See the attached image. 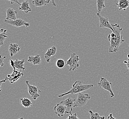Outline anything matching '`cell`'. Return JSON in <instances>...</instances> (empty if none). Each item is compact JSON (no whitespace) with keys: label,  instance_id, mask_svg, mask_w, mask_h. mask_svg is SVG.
<instances>
[{"label":"cell","instance_id":"cell-1","mask_svg":"<svg viewBox=\"0 0 129 119\" xmlns=\"http://www.w3.org/2000/svg\"><path fill=\"white\" fill-rule=\"evenodd\" d=\"M111 25L114 29V32L109 34L108 37L110 43L109 50L110 53L118 52L120 45L125 41L121 34L123 30L122 27L118 23H111Z\"/></svg>","mask_w":129,"mask_h":119},{"label":"cell","instance_id":"cell-2","mask_svg":"<svg viewBox=\"0 0 129 119\" xmlns=\"http://www.w3.org/2000/svg\"><path fill=\"white\" fill-rule=\"evenodd\" d=\"M94 87L93 84L84 85L82 83V82L81 81L77 80L72 85V87L67 93L59 95L58 97L61 98L64 97L69 94L73 95V94H79L82 93L85 91H87L88 89H92Z\"/></svg>","mask_w":129,"mask_h":119},{"label":"cell","instance_id":"cell-3","mask_svg":"<svg viewBox=\"0 0 129 119\" xmlns=\"http://www.w3.org/2000/svg\"><path fill=\"white\" fill-rule=\"evenodd\" d=\"M91 98L89 94L80 93L78 94L77 99L76 100L74 108L84 106Z\"/></svg>","mask_w":129,"mask_h":119},{"label":"cell","instance_id":"cell-4","mask_svg":"<svg viewBox=\"0 0 129 119\" xmlns=\"http://www.w3.org/2000/svg\"><path fill=\"white\" fill-rule=\"evenodd\" d=\"M98 85L99 87L102 88L104 90L109 91L110 93L111 98L114 97V94L112 89L113 83L111 82H109L105 78L102 77H101L99 82L98 83Z\"/></svg>","mask_w":129,"mask_h":119},{"label":"cell","instance_id":"cell-5","mask_svg":"<svg viewBox=\"0 0 129 119\" xmlns=\"http://www.w3.org/2000/svg\"><path fill=\"white\" fill-rule=\"evenodd\" d=\"M25 83L27 85L28 92L32 99L34 100H37L40 97V94H39L38 92L40 91L41 92V91L39 90L37 86L30 84L29 81H26Z\"/></svg>","mask_w":129,"mask_h":119},{"label":"cell","instance_id":"cell-6","mask_svg":"<svg viewBox=\"0 0 129 119\" xmlns=\"http://www.w3.org/2000/svg\"><path fill=\"white\" fill-rule=\"evenodd\" d=\"M97 15L99 18L100 28H109L112 30V32H114V29L112 27L111 23H110L109 22V18L108 17L102 16L100 14H98V13H97Z\"/></svg>","mask_w":129,"mask_h":119},{"label":"cell","instance_id":"cell-7","mask_svg":"<svg viewBox=\"0 0 129 119\" xmlns=\"http://www.w3.org/2000/svg\"><path fill=\"white\" fill-rule=\"evenodd\" d=\"M76 102V99H72L71 97H68L67 99L61 101L60 103L64 104L67 108V114H70L72 113L73 108L74 106L75 103Z\"/></svg>","mask_w":129,"mask_h":119},{"label":"cell","instance_id":"cell-8","mask_svg":"<svg viewBox=\"0 0 129 119\" xmlns=\"http://www.w3.org/2000/svg\"><path fill=\"white\" fill-rule=\"evenodd\" d=\"M24 74L21 72H18L17 70L13 71L12 74H8L5 78L6 80L9 81L10 83H13L15 82H17L22 77H23Z\"/></svg>","mask_w":129,"mask_h":119},{"label":"cell","instance_id":"cell-9","mask_svg":"<svg viewBox=\"0 0 129 119\" xmlns=\"http://www.w3.org/2000/svg\"><path fill=\"white\" fill-rule=\"evenodd\" d=\"M17 10H14L11 8H8L6 10L7 16L4 20V22L6 23L9 21H12L17 20Z\"/></svg>","mask_w":129,"mask_h":119},{"label":"cell","instance_id":"cell-10","mask_svg":"<svg viewBox=\"0 0 129 119\" xmlns=\"http://www.w3.org/2000/svg\"><path fill=\"white\" fill-rule=\"evenodd\" d=\"M54 110L55 114L57 115V116L61 117L63 116L65 114H67V108L64 104L60 102L54 107Z\"/></svg>","mask_w":129,"mask_h":119},{"label":"cell","instance_id":"cell-11","mask_svg":"<svg viewBox=\"0 0 129 119\" xmlns=\"http://www.w3.org/2000/svg\"><path fill=\"white\" fill-rule=\"evenodd\" d=\"M71 55L72 56V66L70 67L69 70V72L74 71L75 70L78 69L80 67L79 63L80 58L79 56L75 53H72Z\"/></svg>","mask_w":129,"mask_h":119},{"label":"cell","instance_id":"cell-12","mask_svg":"<svg viewBox=\"0 0 129 119\" xmlns=\"http://www.w3.org/2000/svg\"><path fill=\"white\" fill-rule=\"evenodd\" d=\"M6 23L17 27H21L23 26H24L26 27H28L30 26V23L29 22H25L24 20L21 19H17V20L9 21Z\"/></svg>","mask_w":129,"mask_h":119},{"label":"cell","instance_id":"cell-13","mask_svg":"<svg viewBox=\"0 0 129 119\" xmlns=\"http://www.w3.org/2000/svg\"><path fill=\"white\" fill-rule=\"evenodd\" d=\"M57 52V48L56 46H53L48 49L45 54V58L46 62L49 63L50 62L51 58L52 56L55 55Z\"/></svg>","mask_w":129,"mask_h":119},{"label":"cell","instance_id":"cell-14","mask_svg":"<svg viewBox=\"0 0 129 119\" xmlns=\"http://www.w3.org/2000/svg\"><path fill=\"white\" fill-rule=\"evenodd\" d=\"M8 49L11 57H13L20 51V48L19 45L15 43L11 44Z\"/></svg>","mask_w":129,"mask_h":119},{"label":"cell","instance_id":"cell-15","mask_svg":"<svg viewBox=\"0 0 129 119\" xmlns=\"http://www.w3.org/2000/svg\"><path fill=\"white\" fill-rule=\"evenodd\" d=\"M18 10L20 11H23L25 13H28L32 11V9L30 8L29 5V3L27 0L22 1L20 7L18 8Z\"/></svg>","mask_w":129,"mask_h":119},{"label":"cell","instance_id":"cell-16","mask_svg":"<svg viewBox=\"0 0 129 119\" xmlns=\"http://www.w3.org/2000/svg\"><path fill=\"white\" fill-rule=\"evenodd\" d=\"M118 3H116L119 11H125L129 7V0H118Z\"/></svg>","mask_w":129,"mask_h":119},{"label":"cell","instance_id":"cell-17","mask_svg":"<svg viewBox=\"0 0 129 119\" xmlns=\"http://www.w3.org/2000/svg\"><path fill=\"white\" fill-rule=\"evenodd\" d=\"M27 62L34 65H40L41 63V58L39 55H36L35 56H29L28 58Z\"/></svg>","mask_w":129,"mask_h":119},{"label":"cell","instance_id":"cell-18","mask_svg":"<svg viewBox=\"0 0 129 119\" xmlns=\"http://www.w3.org/2000/svg\"><path fill=\"white\" fill-rule=\"evenodd\" d=\"M51 1V0H33L32 3L35 7L41 8L49 4Z\"/></svg>","mask_w":129,"mask_h":119},{"label":"cell","instance_id":"cell-19","mask_svg":"<svg viewBox=\"0 0 129 119\" xmlns=\"http://www.w3.org/2000/svg\"><path fill=\"white\" fill-rule=\"evenodd\" d=\"M25 61L24 59L19 60L16 59L14 61V66L17 69L20 70L21 71H24L26 67H24L25 65Z\"/></svg>","mask_w":129,"mask_h":119},{"label":"cell","instance_id":"cell-20","mask_svg":"<svg viewBox=\"0 0 129 119\" xmlns=\"http://www.w3.org/2000/svg\"><path fill=\"white\" fill-rule=\"evenodd\" d=\"M7 30L1 28L0 29V46H2L4 43L5 40L8 37L9 34L7 33Z\"/></svg>","mask_w":129,"mask_h":119},{"label":"cell","instance_id":"cell-21","mask_svg":"<svg viewBox=\"0 0 129 119\" xmlns=\"http://www.w3.org/2000/svg\"><path fill=\"white\" fill-rule=\"evenodd\" d=\"M21 104L25 108H28L32 106L33 103L31 100L27 98H23L20 99Z\"/></svg>","mask_w":129,"mask_h":119},{"label":"cell","instance_id":"cell-22","mask_svg":"<svg viewBox=\"0 0 129 119\" xmlns=\"http://www.w3.org/2000/svg\"><path fill=\"white\" fill-rule=\"evenodd\" d=\"M104 2V0H97V13L100 14L102 10L105 8Z\"/></svg>","mask_w":129,"mask_h":119},{"label":"cell","instance_id":"cell-23","mask_svg":"<svg viewBox=\"0 0 129 119\" xmlns=\"http://www.w3.org/2000/svg\"><path fill=\"white\" fill-rule=\"evenodd\" d=\"M91 119H105L104 116H100L98 113H94L91 110L89 111Z\"/></svg>","mask_w":129,"mask_h":119},{"label":"cell","instance_id":"cell-24","mask_svg":"<svg viewBox=\"0 0 129 119\" xmlns=\"http://www.w3.org/2000/svg\"><path fill=\"white\" fill-rule=\"evenodd\" d=\"M55 65H56V67L58 68H60V69L63 68L64 67V66H66L64 60L62 59L57 60L56 63H55Z\"/></svg>","mask_w":129,"mask_h":119},{"label":"cell","instance_id":"cell-25","mask_svg":"<svg viewBox=\"0 0 129 119\" xmlns=\"http://www.w3.org/2000/svg\"><path fill=\"white\" fill-rule=\"evenodd\" d=\"M79 119L78 117H77V114L75 113V114H70L68 115L67 119Z\"/></svg>","mask_w":129,"mask_h":119},{"label":"cell","instance_id":"cell-26","mask_svg":"<svg viewBox=\"0 0 129 119\" xmlns=\"http://www.w3.org/2000/svg\"><path fill=\"white\" fill-rule=\"evenodd\" d=\"M6 56H2V55H0V66L3 67L4 65V60L6 58Z\"/></svg>","mask_w":129,"mask_h":119},{"label":"cell","instance_id":"cell-27","mask_svg":"<svg viewBox=\"0 0 129 119\" xmlns=\"http://www.w3.org/2000/svg\"><path fill=\"white\" fill-rule=\"evenodd\" d=\"M72 56L71 55V56L69 58V59L67 60V62L66 63V66H69V67H70L72 65Z\"/></svg>","mask_w":129,"mask_h":119},{"label":"cell","instance_id":"cell-28","mask_svg":"<svg viewBox=\"0 0 129 119\" xmlns=\"http://www.w3.org/2000/svg\"><path fill=\"white\" fill-rule=\"evenodd\" d=\"M127 57H128V59L127 61H124V63L126 65L127 68V72H129V54L127 55Z\"/></svg>","mask_w":129,"mask_h":119},{"label":"cell","instance_id":"cell-29","mask_svg":"<svg viewBox=\"0 0 129 119\" xmlns=\"http://www.w3.org/2000/svg\"><path fill=\"white\" fill-rule=\"evenodd\" d=\"M7 1H9L10 2V3H11V4H12V5H13V4H15V3H16V4H18V5H19V6H21V3H20L19 2V0H7Z\"/></svg>","mask_w":129,"mask_h":119},{"label":"cell","instance_id":"cell-30","mask_svg":"<svg viewBox=\"0 0 129 119\" xmlns=\"http://www.w3.org/2000/svg\"><path fill=\"white\" fill-rule=\"evenodd\" d=\"M10 65L12 67H13V71H16V68L14 66V61H13V60H10Z\"/></svg>","mask_w":129,"mask_h":119},{"label":"cell","instance_id":"cell-31","mask_svg":"<svg viewBox=\"0 0 129 119\" xmlns=\"http://www.w3.org/2000/svg\"><path fill=\"white\" fill-rule=\"evenodd\" d=\"M107 119H117L115 117H114L113 116L112 114H110L109 115H108Z\"/></svg>","mask_w":129,"mask_h":119},{"label":"cell","instance_id":"cell-32","mask_svg":"<svg viewBox=\"0 0 129 119\" xmlns=\"http://www.w3.org/2000/svg\"><path fill=\"white\" fill-rule=\"evenodd\" d=\"M6 79H4L2 81H1V82H0V87H1V91H2V84H3V83H4L5 82H6Z\"/></svg>","mask_w":129,"mask_h":119},{"label":"cell","instance_id":"cell-33","mask_svg":"<svg viewBox=\"0 0 129 119\" xmlns=\"http://www.w3.org/2000/svg\"><path fill=\"white\" fill-rule=\"evenodd\" d=\"M17 119H23V117H21V118H19Z\"/></svg>","mask_w":129,"mask_h":119},{"label":"cell","instance_id":"cell-34","mask_svg":"<svg viewBox=\"0 0 129 119\" xmlns=\"http://www.w3.org/2000/svg\"></svg>","mask_w":129,"mask_h":119}]
</instances>
